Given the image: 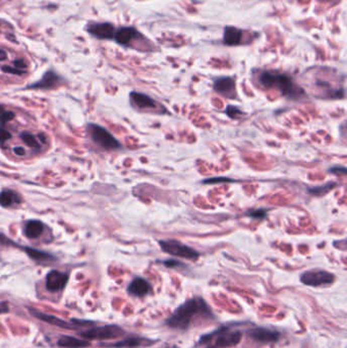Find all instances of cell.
Listing matches in <instances>:
<instances>
[{
    "instance_id": "cell-17",
    "label": "cell",
    "mask_w": 347,
    "mask_h": 348,
    "mask_svg": "<svg viewBox=\"0 0 347 348\" xmlns=\"http://www.w3.org/2000/svg\"><path fill=\"white\" fill-rule=\"evenodd\" d=\"M89 33L99 39H112L114 38L115 30L109 22L93 23L89 27Z\"/></svg>"
},
{
    "instance_id": "cell-32",
    "label": "cell",
    "mask_w": 347,
    "mask_h": 348,
    "mask_svg": "<svg viewBox=\"0 0 347 348\" xmlns=\"http://www.w3.org/2000/svg\"><path fill=\"white\" fill-rule=\"evenodd\" d=\"M13 63H14V65H15V67L18 68V69H20V70H23V69L27 67V64H26V62H24L22 59H17V60H15Z\"/></svg>"
},
{
    "instance_id": "cell-13",
    "label": "cell",
    "mask_w": 347,
    "mask_h": 348,
    "mask_svg": "<svg viewBox=\"0 0 347 348\" xmlns=\"http://www.w3.org/2000/svg\"><path fill=\"white\" fill-rule=\"evenodd\" d=\"M29 312L34 318H36L40 321H43L47 324H50V325H53V326H56V327H59L62 329H66V330H75L78 328V326L72 322L68 323L62 319H59V318L52 316V315L45 314V313L40 312L36 309H29Z\"/></svg>"
},
{
    "instance_id": "cell-30",
    "label": "cell",
    "mask_w": 347,
    "mask_h": 348,
    "mask_svg": "<svg viewBox=\"0 0 347 348\" xmlns=\"http://www.w3.org/2000/svg\"><path fill=\"white\" fill-rule=\"evenodd\" d=\"M226 114L230 117V118H237L238 115H241L242 112L239 110V108L235 107V106H227L226 108Z\"/></svg>"
},
{
    "instance_id": "cell-23",
    "label": "cell",
    "mask_w": 347,
    "mask_h": 348,
    "mask_svg": "<svg viewBox=\"0 0 347 348\" xmlns=\"http://www.w3.org/2000/svg\"><path fill=\"white\" fill-rule=\"evenodd\" d=\"M19 139H20L29 148H31V149H33V150H36V151L41 150V145H40L39 141L37 140V138H36L34 135H32V134H30V133H28V132H23V133H21V134L19 135Z\"/></svg>"
},
{
    "instance_id": "cell-16",
    "label": "cell",
    "mask_w": 347,
    "mask_h": 348,
    "mask_svg": "<svg viewBox=\"0 0 347 348\" xmlns=\"http://www.w3.org/2000/svg\"><path fill=\"white\" fill-rule=\"evenodd\" d=\"M61 79L60 77L55 73L53 70H48L40 81L34 83L28 87V89H35V90H48L52 89L59 85Z\"/></svg>"
},
{
    "instance_id": "cell-9",
    "label": "cell",
    "mask_w": 347,
    "mask_h": 348,
    "mask_svg": "<svg viewBox=\"0 0 347 348\" xmlns=\"http://www.w3.org/2000/svg\"><path fill=\"white\" fill-rule=\"evenodd\" d=\"M0 243L3 245H13L16 246L17 248L23 251L30 259H32L33 261L37 262V263H50L55 261L56 259L49 253H46L44 251H40V250H36L30 246H24V245H19L17 243H15L14 241H12L10 238H7L6 236H4L3 234H0Z\"/></svg>"
},
{
    "instance_id": "cell-25",
    "label": "cell",
    "mask_w": 347,
    "mask_h": 348,
    "mask_svg": "<svg viewBox=\"0 0 347 348\" xmlns=\"http://www.w3.org/2000/svg\"><path fill=\"white\" fill-rule=\"evenodd\" d=\"M15 117L13 111L6 110L2 105H0V126H5L7 122L11 121Z\"/></svg>"
},
{
    "instance_id": "cell-15",
    "label": "cell",
    "mask_w": 347,
    "mask_h": 348,
    "mask_svg": "<svg viewBox=\"0 0 347 348\" xmlns=\"http://www.w3.org/2000/svg\"><path fill=\"white\" fill-rule=\"evenodd\" d=\"M156 341L143 338V337H138V336H133L126 338L123 340L117 341L115 343H110V344H104L103 346L106 348H138L142 346H149L154 344Z\"/></svg>"
},
{
    "instance_id": "cell-5",
    "label": "cell",
    "mask_w": 347,
    "mask_h": 348,
    "mask_svg": "<svg viewBox=\"0 0 347 348\" xmlns=\"http://www.w3.org/2000/svg\"><path fill=\"white\" fill-rule=\"evenodd\" d=\"M159 245L164 253L170 256L186 259L189 261H196L200 258V253L197 251L176 239L160 240Z\"/></svg>"
},
{
    "instance_id": "cell-34",
    "label": "cell",
    "mask_w": 347,
    "mask_h": 348,
    "mask_svg": "<svg viewBox=\"0 0 347 348\" xmlns=\"http://www.w3.org/2000/svg\"><path fill=\"white\" fill-rule=\"evenodd\" d=\"M6 58H7V54H6V52H5L4 50L0 49V61H3V60H5Z\"/></svg>"
},
{
    "instance_id": "cell-24",
    "label": "cell",
    "mask_w": 347,
    "mask_h": 348,
    "mask_svg": "<svg viewBox=\"0 0 347 348\" xmlns=\"http://www.w3.org/2000/svg\"><path fill=\"white\" fill-rule=\"evenodd\" d=\"M337 184L336 183H326L324 185H320V186H314V187H310L309 188V193L314 194V195H323L326 194L327 192H329L330 190H332L334 187H336Z\"/></svg>"
},
{
    "instance_id": "cell-4",
    "label": "cell",
    "mask_w": 347,
    "mask_h": 348,
    "mask_svg": "<svg viewBox=\"0 0 347 348\" xmlns=\"http://www.w3.org/2000/svg\"><path fill=\"white\" fill-rule=\"evenodd\" d=\"M87 131L93 143H95L103 150L112 151L118 150L122 147L119 141L113 135H111L106 129L99 125L89 123L87 127Z\"/></svg>"
},
{
    "instance_id": "cell-7",
    "label": "cell",
    "mask_w": 347,
    "mask_h": 348,
    "mask_svg": "<svg viewBox=\"0 0 347 348\" xmlns=\"http://www.w3.org/2000/svg\"><path fill=\"white\" fill-rule=\"evenodd\" d=\"M335 279L334 274L323 269L308 270L301 275V282L311 287L330 286L335 282Z\"/></svg>"
},
{
    "instance_id": "cell-29",
    "label": "cell",
    "mask_w": 347,
    "mask_h": 348,
    "mask_svg": "<svg viewBox=\"0 0 347 348\" xmlns=\"http://www.w3.org/2000/svg\"><path fill=\"white\" fill-rule=\"evenodd\" d=\"M1 70L5 73H10V74H15V76H22L26 71L24 70H20L16 67H11L9 65H3L1 66Z\"/></svg>"
},
{
    "instance_id": "cell-6",
    "label": "cell",
    "mask_w": 347,
    "mask_h": 348,
    "mask_svg": "<svg viewBox=\"0 0 347 348\" xmlns=\"http://www.w3.org/2000/svg\"><path fill=\"white\" fill-rule=\"evenodd\" d=\"M125 335V331L117 325H106L102 327H95L89 330L83 331L81 336L86 340H113Z\"/></svg>"
},
{
    "instance_id": "cell-3",
    "label": "cell",
    "mask_w": 347,
    "mask_h": 348,
    "mask_svg": "<svg viewBox=\"0 0 347 348\" xmlns=\"http://www.w3.org/2000/svg\"><path fill=\"white\" fill-rule=\"evenodd\" d=\"M242 333L238 330H231L229 327H222L219 330L201 338L200 343H207L214 340V345L217 347H234L241 341Z\"/></svg>"
},
{
    "instance_id": "cell-19",
    "label": "cell",
    "mask_w": 347,
    "mask_h": 348,
    "mask_svg": "<svg viewBox=\"0 0 347 348\" xmlns=\"http://www.w3.org/2000/svg\"><path fill=\"white\" fill-rule=\"evenodd\" d=\"M44 224L40 220H29L24 223L23 234L29 239H36L42 235Z\"/></svg>"
},
{
    "instance_id": "cell-20",
    "label": "cell",
    "mask_w": 347,
    "mask_h": 348,
    "mask_svg": "<svg viewBox=\"0 0 347 348\" xmlns=\"http://www.w3.org/2000/svg\"><path fill=\"white\" fill-rule=\"evenodd\" d=\"M242 31L235 27H226L223 33V42L227 46H237L241 43Z\"/></svg>"
},
{
    "instance_id": "cell-8",
    "label": "cell",
    "mask_w": 347,
    "mask_h": 348,
    "mask_svg": "<svg viewBox=\"0 0 347 348\" xmlns=\"http://www.w3.org/2000/svg\"><path fill=\"white\" fill-rule=\"evenodd\" d=\"M131 104L134 108L145 111V112H156V113H167L165 108L156 102L152 97L140 93V92H132L130 94Z\"/></svg>"
},
{
    "instance_id": "cell-26",
    "label": "cell",
    "mask_w": 347,
    "mask_h": 348,
    "mask_svg": "<svg viewBox=\"0 0 347 348\" xmlns=\"http://www.w3.org/2000/svg\"><path fill=\"white\" fill-rule=\"evenodd\" d=\"M247 216L253 218V219H256V220H263L267 217V211L264 209L253 210V211H250L247 213Z\"/></svg>"
},
{
    "instance_id": "cell-28",
    "label": "cell",
    "mask_w": 347,
    "mask_h": 348,
    "mask_svg": "<svg viewBox=\"0 0 347 348\" xmlns=\"http://www.w3.org/2000/svg\"><path fill=\"white\" fill-rule=\"evenodd\" d=\"M222 182H232L231 178L228 177H213L203 180L204 184H214V183H222Z\"/></svg>"
},
{
    "instance_id": "cell-1",
    "label": "cell",
    "mask_w": 347,
    "mask_h": 348,
    "mask_svg": "<svg viewBox=\"0 0 347 348\" xmlns=\"http://www.w3.org/2000/svg\"><path fill=\"white\" fill-rule=\"evenodd\" d=\"M215 315L202 297H192L180 305L165 321V325L174 330L185 331L193 323L203 320H213Z\"/></svg>"
},
{
    "instance_id": "cell-27",
    "label": "cell",
    "mask_w": 347,
    "mask_h": 348,
    "mask_svg": "<svg viewBox=\"0 0 347 348\" xmlns=\"http://www.w3.org/2000/svg\"><path fill=\"white\" fill-rule=\"evenodd\" d=\"M162 264H163L165 267L169 268V269H180V268L183 269V268L186 267L183 263H181V262L178 261V260H174V259L165 260V261L162 262Z\"/></svg>"
},
{
    "instance_id": "cell-31",
    "label": "cell",
    "mask_w": 347,
    "mask_h": 348,
    "mask_svg": "<svg viewBox=\"0 0 347 348\" xmlns=\"http://www.w3.org/2000/svg\"><path fill=\"white\" fill-rule=\"evenodd\" d=\"M9 139H11V134L4 129H0V144L4 145Z\"/></svg>"
},
{
    "instance_id": "cell-14",
    "label": "cell",
    "mask_w": 347,
    "mask_h": 348,
    "mask_svg": "<svg viewBox=\"0 0 347 348\" xmlns=\"http://www.w3.org/2000/svg\"><path fill=\"white\" fill-rule=\"evenodd\" d=\"M152 291L149 281L142 277H136L128 286V292L135 297H145Z\"/></svg>"
},
{
    "instance_id": "cell-2",
    "label": "cell",
    "mask_w": 347,
    "mask_h": 348,
    "mask_svg": "<svg viewBox=\"0 0 347 348\" xmlns=\"http://www.w3.org/2000/svg\"><path fill=\"white\" fill-rule=\"evenodd\" d=\"M259 83L266 89H277L289 99L298 100L305 95V91L295 85L292 79L283 73L263 71L259 76Z\"/></svg>"
},
{
    "instance_id": "cell-33",
    "label": "cell",
    "mask_w": 347,
    "mask_h": 348,
    "mask_svg": "<svg viewBox=\"0 0 347 348\" xmlns=\"http://www.w3.org/2000/svg\"><path fill=\"white\" fill-rule=\"evenodd\" d=\"M13 153L16 155V156H24L26 155V150L22 148V147H14L13 148Z\"/></svg>"
},
{
    "instance_id": "cell-12",
    "label": "cell",
    "mask_w": 347,
    "mask_h": 348,
    "mask_svg": "<svg viewBox=\"0 0 347 348\" xmlns=\"http://www.w3.org/2000/svg\"><path fill=\"white\" fill-rule=\"evenodd\" d=\"M68 274L57 271L51 270L46 276V288L50 292H58L65 288L68 282Z\"/></svg>"
},
{
    "instance_id": "cell-11",
    "label": "cell",
    "mask_w": 347,
    "mask_h": 348,
    "mask_svg": "<svg viewBox=\"0 0 347 348\" xmlns=\"http://www.w3.org/2000/svg\"><path fill=\"white\" fill-rule=\"evenodd\" d=\"M214 91L228 99H235L236 95V86L235 81L230 77H222L215 80L213 84Z\"/></svg>"
},
{
    "instance_id": "cell-18",
    "label": "cell",
    "mask_w": 347,
    "mask_h": 348,
    "mask_svg": "<svg viewBox=\"0 0 347 348\" xmlns=\"http://www.w3.org/2000/svg\"><path fill=\"white\" fill-rule=\"evenodd\" d=\"M22 202L20 194L13 189H3L0 192V206L2 208H12Z\"/></svg>"
},
{
    "instance_id": "cell-35",
    "label": "cell",
    "mask_w": 347,
    "mask_h": 348,
    "mask_svg": "<svg viewBox=\"0 0 347 348\" xmlns=\"http://www.w3.org/2000/svg\"><path fill=\"white\" fill-rule=\"evenodd\" d=\"M207 348H220V347H217V346H215V345H209L208 347Z\"/></svg>"
},
{
    "instance_id": "cell-21",
    "label": "cell",
    "mask_w": 347,
    "mask_h": 348,
    "mask_svg": "<svg viewBox=\"0 0 347 348\" xmlns=\"http://www.w3.org/2000/svg\"><path fill=\"white\" fill-rule=\"evenodd\" d=\"M57 344L59 347L62 348H85L90 346V342L86 339H79L73 336H61Z\"/></svg>"
},
{
    "instance_id": "cell-22",
    "label": "cell",
    "mask_w": 347,
    "mask_h": 348,
    "mask_svg": "<svg viewBox=\"0 0 347 348\" xmlns=\"http://www.w3.org/2000/svg\"><path fill=\"white\" fill-rule=\"evenodd\" d=\"M138 34L139 33L136 29L131 28V27H126V28L119 29L115 33L114 38L117 43L121 45H128L133 39H135L138 36Z\"/></svg>"
},
{
    "instance_id": "cell-10",
    "label": "cell",
    "mask_w": 347,
    "mask_h": 348,
    "mask_svg": "<svg viewBox=\"0 0 347 348\" xmlns=\"http://www.w3.org/2000/svg\"><path fill=\"white\" fill-rule=\"evenodd\" d=\"M247 336L254 341L259 342V343H264V344L275 343L281 337L278 331L265 328V327H255V328L250 329L247 331Z\"/></svg>"
}]
</instances>
